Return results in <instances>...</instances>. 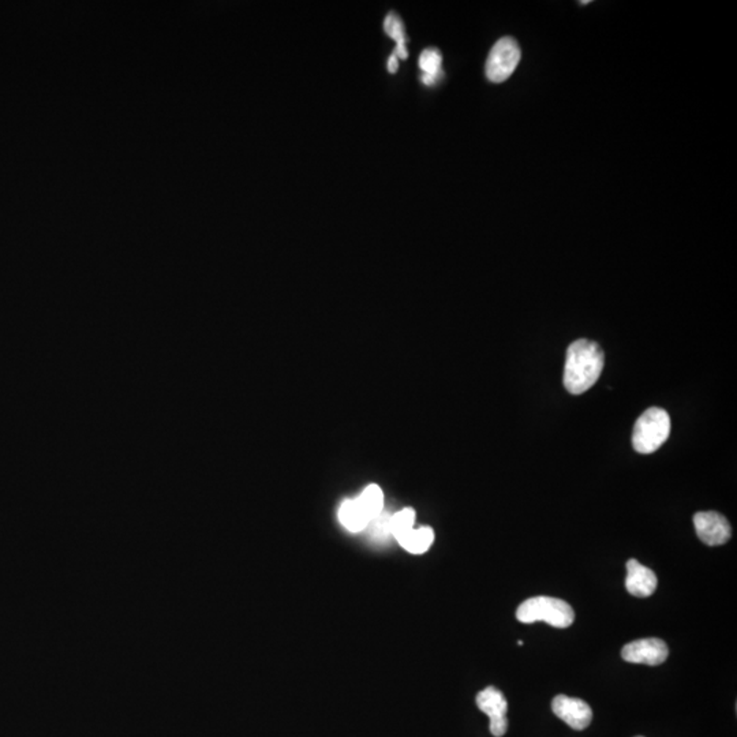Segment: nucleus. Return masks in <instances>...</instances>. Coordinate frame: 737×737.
I'll return each mask as SVG.
<instances>
[{
	"label": "nucleus",
	"mask_w": 737,
	"mask_h": 737,
	"mask_svg": "<svg viewBox=\"0 0 737 737\" xmlns=\"http://www.w3.org/2000/svg\"><path fill=\"white\" fill-rule=\"evenodd\" d=\"M658 579L654 570L641 565L638 560L631 559L627 562V578L625 589L633 597L646 598L654 594Z\"/></svg>",
	"instance_id": "1a4fd4ad"
},
{
	"label": "nucleus",
	"mask_w": 737,
	"mask_h": 737,
	"mask_svg": "<svg viewBox=\"0 0 737 737\" xmlns=\"http://www.w3.org/2000/svg\"><path fill=\"white\" fill-rule=\"evenodd\" d=\"M516 619L524 624L543 621L551 627L568 628L575 620V611L565 601L542 595L524 601L516 611Z\"/></svg>",
	"instance_id": "f03ea898"
},
{
	"label": "nucleus",
	"mask_w": 737,
	"mask_h": 737,
	"mask_svg": "<svg viewBox=\"0 0 737 737\" xmlns=\"http://www.w3.org/2000/svg\"><path fill=\"white\" fill-rule=\"evenodd\" d=\"M602 348L589 338H579L573 341L567 349L564 368V387L572 395H581L595 382L602 373Z\"/></svg>",
	"instance_id": "f257e3e1"
},
{
	"label": "nucleus",
	"mask_w": 737,
	"mask_h": 737,
	"mask_svg": "<svg viewBox=\"0 0 737 737\" xmlns=\"http://www.w3.org/2000/svg\"><path fill=\"white\" fill-rule=\"evenodd\" d=\"M671 434V417L663 409H647L633 426L632 445L636 452H655Z\"/></svg>",
	"instance_id": "7ed1b4c3"
},
{
	"label": "nucleus",
	"mask_w": 737,
	"mask_h": 737,
	"mask_svg": "<svg viewBox=\"0 0 737 737\" xmlns=\"http://www.w3.org/2000/svg\"><path fill=\"white\" fill-rule=\"evenodd\" d=\"M520 60V48L513 38H500L486 60V76L491 82H504L515 71Z\"/></svg>",
	"instance_id": "20e7f679"
},
{
	"label": "nucleus",
	"mask_w": 737,
	"mask_h": 737,
	"mask_svg": "<svg viewBox=\"0 0 737 737\" xmlns=\"http://www.w3.org/2000/svg\"><path fill=\"white\" fill-rule=\"evenodd\" d=\"M398 67H399L398 56H396L395 54H392L390 55L389 59H388V71H389V73L392 74L396 73V71H398Z\"/></svg>",
	"instance_id": "f3484780"
},
{
	"label": "nucleus",
	"mask_w": 737,
	"mask_h": 737,
	"mask_svg": "<svg viewBox=\"0 0 737 737\" xmlns=\"http://www.w3.org/2000/svg\"><path fill=\"white\" fill-rule=\"evenodd\" d=\"M638 737H641V736H638Z\"/></svg>",
	"instance_id": "a211bd4d"
},
{
	"label": "nucleus",
	"mask_w": 737,
	"mask_h": 737,
	"mask_svg": "<svg viewBox=\"0 0 737 737\" xmlns=\"http://www.w3.org/2000/svg\"><path fill=\"white\" fill-rule=\"evenodd\" d=\"M669 650L665 641L658 638L639 639L630 641L621 650L622 660L631 663L657 666L665 662Z\"/></svg>",
	"instance_id": "0eeeda50"
},
{
	"label": "nucleus",
	"mask_w": 737,
	"mask_h": 737,
	"mask_svg": "<svg viewBox=\"0 0 737 737\" xmlns=\"http://www.w3.org/2000/svg\"><path fill=\"white\" fill-rule=\"evenodd\" d=\"M338 519L347 530L352 532H360L366 530L368 524V516L358 504L357 499L346 500L338 510Z\"/></svg>",
	"instance_id": "9d476101"
},
{
	"label": "nucleus",
	"mask_w": 737,
	"mask_h": 737,
	"mask_svg": "<svg viewBox=\"0 0 737 737\" xmlns=\"http://www.w3.org/2000/svg\"><path fill=\"white\" fill-rule=\"evenodd\" d=\"M358 504L368 516V523L382 512L384 508V494L381 488L377 485H368L357 499Z\"/></svg>",
	"instance_id": "f8f14e48"
},
{
	"label": "nucleus",
	"mask_w": 737,
	"mask_h": 737,
	"mask_svg": "<svg viewBox=\"0 0 737 737\" xmlns=\"http://www.w3.org/2000/svg\"><path fill=\"white\" fill-rule=\"evenodd\" d=\"M693 526L696 535L702 542L709 546H720L728 542L732 537L731 524L728 519L715 510H704L695 513Z\"/></svg>",
	"instance_id": "423d86ee"
},
{
	"label": "nucleus",
	"mask_w": 737,
	"mask_h": 737,
	"mask_svg": "<svg viewBox=\"0 0 737 737\" xmlns=\"http://www.w3.org/2000/svg\"><path fill=\"white\" fill-rule=\"evenodd\" d=\"M384 30L390 38L396 41V49L393 54L401 59H406L409 54H407L406 33H404L403 21L400 16L395 13L388 14L384 21Z\"/></svg>",
	"instance_id": "4468645a"
},
{
	"label": "nucleus",
	"mask_w": 737,
	"mask_h": 737,
	"mask_svg": "<svg viewBox=\"0 0 737 737\" xmlns=\"http://www.w3.org/2000/svg\"><path fill=\"white\" fill-rule=\"evenodd\" d=\"M442 56L439 49L429 48L420 54L419 67L423 71L422 81L425 85H433L441 74Z\"/></svg>",
	"instance_id": "ddd939ff"
},
{
	"label": "nucleus",
	"mask_w": 737,
	"mask_h": 737,
	"mask_svg": "<svg viewBox=\"0 0 737 737\" xmlns=\"http://www.w3.org/2000/svg\"><path fill=\"white\" fill-rule=\"evenodd\" d=\"M434 540V531L431 527H420L412 529L404 537L398 540L401 548L406 549L409 553L422 554L429 550Z\"/></svg>",
	"instance_id": "9b49d317"
},
{
	"label": "nucleus",
	"mask_w": 737,
	"mask_h": 737,
	"mask_svg": "<svg viewBox=\"0 0 737 737\" xmlns=\"http://www.w3.org/2000/svg\"><path fill=\"white\" fill-rule=\"evenodd\" d=\"M477 706L488 715L489 729L494 737H502L508 729V703L504 693L496 687H486L477 695Z\"/></svg>",
	"instance_id": "39448f33"
},
{
	"label": "nucleus",
	"mask_w": 737,
	"mask_h": 737,
	"mask_svg": "<svg viewBox=\"0 0 737 737\" xmlns=\"http://www.w3.org/2000/svg\"><path fill=\"white\" fill-rule=\"evenodd\" d=\"M390 518L392 515L382 510L377 518H374L366 529H368V535L376 542H387L392 531H390Z\"/></svg>",
	"instance_id": "dca6fc26"
},
{
	"label": "nucleus",
	"mask_w": 737,
	"mask_h": 737,
	"mask_svg": "<svg viewBox=\"0 0 737 737\" xmlns=\"http://www.w3.org/2000/svg\"><path fill=\"white\" fill-rule=\"evenodd\" d=\"M554 714L575 731H583L591 723L592 710L586 702L567 695H557L551 702Z\"/></svg>",
	"instance_id": "6e6552de"
},
{
	"label": "nucleus",
	"mask_w": 737,
	"mask_h": 737,
	"mask_svg": "<svg viewBox=\"0 0 737 737\" xmlns=\"http://www.w3.org/2000/svg\"><path fill=\"white\" fill-rule=\"evenodd\" d=\"M414 523L415 510L412 508H404L390 518V531L396 540H400L414 529Z\"/></svg>",
	"instance_id": "2eb2a0df"
}]
</instances>
